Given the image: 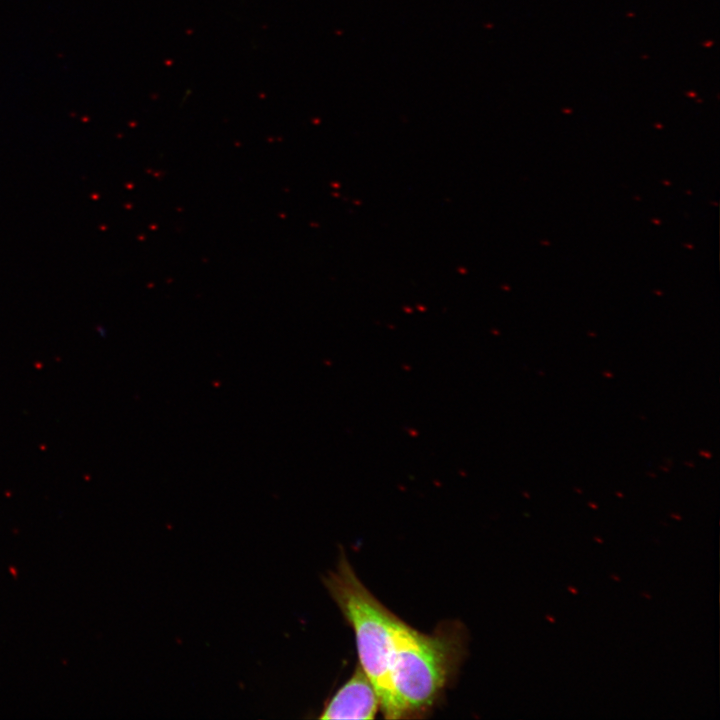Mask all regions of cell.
<instances>
[{"label": "cell", "mask_w": 720, "mask_h": 720, "mask_svg": "<svg viewBox=\"0 0 720 720\" xmlns=\"http://www.w3.org/2000/svg\"><path fill=\"white\" fill-rule=\"evenodd\" d=\"M611 578H613L614 580H617V581H619V580H620V578H619V577H617L616 575H611Z\"/></svg>", "instance_id": "7"}, {"label": "cell", "mask_w": 720, "mask_h": 720, "mask_svg": "<svg viewBox=\"0 0 720 720\" xmlns=\"http://www.w3.org/2000/svg\"><path fill=\"white\" fill-rule=\"evenodd\" d=\"M568 591H570V592L573 593V594H577V593H578L577 589H575V588H573V587H568Z\"/></svg>", "instance_id": "4"}, {"label": "cell", "mask_w": 720, "mask_h": 720, "mask_svg": "<svg viewBox=\"0 0 720 720\" xmlns=\"http://www.w3.org/2000/svg\"><path fill=\"white\" fill-rule=\"evenodd\" d=\"M643 595H644L646 598H648V599L651 598L650 595H648V594L643 593Z\"/></svg>", "instance_id": "10"}, {"label": "cell", "mask_w": 720, "mask_h": 720, "mask_svg": "<svg viewBox=\"0 0 720 720\" xmlns=\"http://www.w3.org/2000/svg\"><path fill=\"white\" fill-rule=\"evenodd\" d=\"M324 584L356 638L360 667L372 682L386 719H399L390 680L397 631L403 621L363 585L342 556Z\"/></svg>", "instance_id": "2"}, {"label": "cell", "mask_w": 720, "mask_h": 720, "mask_svg": "<svg viewBox=\"0 0 720 720\" xmlns=\"http://www.w3.org/2000/svg\"><path fill=\"white\" fill-rule=\"evenodd\" d=\"M594 539H595L598 543H600V544L603 543L602 539H600V538H598V537H594Z\"/></svg>", "instance_id": "6"}, {"label": "cell", "mask_w": 720, "mask_h": 720, "mask_svg": "<svg viewBox=\"0 0 720 720\" xmlns=\"http://www.w3.org/2000/svg\"><path fill=\"white\" fill-rule=\"evenodd\" d=\"M463 632L445 624L432 634L399 627L390 680L399 719L423 717L439 699L463 655Z\"/></svg>", "instance_id": "1"}, {"label": "cell", "mask_w": 720, "mask_h": 720, "mask_svg": "<svg viewBox=\"0 0 720 720\" xmlns=\"http://www.w3.org/2000/svg\"><path fill=\"white\" fill-rule=\"evenodd\" d=\"M380 710L378 694L363 669L353 675L325 704L320 719L372 720Z\"/></svg>", "instance_id": "3"}, {"label": "cell", "mask_w": 720, "mask_h": 720, "mask_svg": "<svg viewBox=\"0 0 720 720\" xmlns=\"http://www.w3.org/2000/svg\"><path fill=\"white\" fill-rule=\"evenodd\" d=\"M546 619H548L550 622L555 623V620L550 615H546Z\"/></svg>", "instance_id": "5"}, {"label": "cell", "mask_w": 720, "mask_h": 720, "mask_svg": "<svg viewBox=\"0 0 720 720\" xmlns=\"http://www.w3.org/2000/svg\"><path fill=\"white\" fill-rule=\"evenodd\" d=\"M589 505H590L591 507H593V508H597V506L594 505L593 503H589Z\"/></svg>", "instance_id": "9"}, {"label": "cell", "mask_w": 720, "mask_h": 720, "mask_svg": "<svg viewBox=\"0 0 720 720\" xmlns=\"http://www.w3.org/2000/svg\"><path fill=\"white\" fill-rule=\"evenodd\" d=\"M671 516L674 517V518H676V519H678V520H681V517H679V516H676V515H671Z\"/></svg>", "instance_id": "8"}]
</instances>
